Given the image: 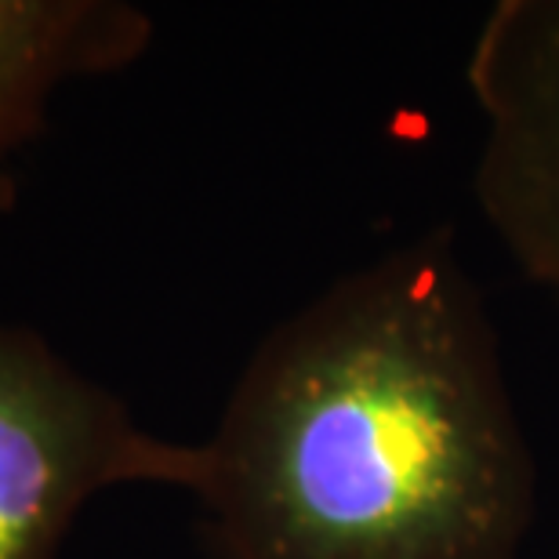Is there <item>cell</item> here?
Wrapping results in <instances>:
<instances>
[{
	"mask_svg": "<svg viewBox=\"0 0 559 559\" xmlns=\"http://www.w3.org/2000/svg\"><path fill=\"white\" fill-rule=\"evenodd\" d=\"M204 559H520L538 473L451 229L280 320L200 443Z\"/></svg>",
	"mask_w": 559,
	"mask_h": 559,
	"instance_id": "obj_1",
	"label": "cell"
},
{
	"mask_svg": "<svg viewBox=\"0 0 559 559\" xmlns=\"http://www.w3.org/2000/svg\"><path fill=\"white\" fill-rule=\"evenodd\" d=\"M200 443L150 432L44 334L0 323V559H55L87 501L128 484L193 495Z\"/></svg>",
	"mask_w": 559,
	"mask_h": 559,
	"instance_id": "obj_2",
	"label": "cell"
},
{
	"mask_svg": "<svg viewBox=\"0 0 559 559\" xmlns=\"http://www.w3.org/2000/svg\"><path fill=\"white\" fill-rule=\"evenodd\" d=\"M465 81L484 120L473 193L509 259L559 290V0H501Z\"/></svg>",
	"mask_w": 559,
	"mask_h": 559,
	"instance_id": "obj_3",
	"label": "cell"
},
{
	"mask_svg": "<svg viewBox=\"0 0 559 559\" xmlns=\"http://www.w3.org/2000/svg\"><path fill=\"white\" fill-rule=\"evenodd\" d=\"M153 19L120 0H0V211L19 193V156L66 84L139 62Z\"/></svg>",
	"mask_w": 559,
	"mask_h": 559,
	"instance_id": "obj_4",
	"label": "cell"
}]
</instances>
